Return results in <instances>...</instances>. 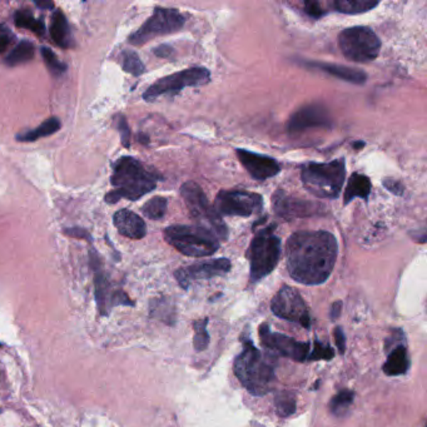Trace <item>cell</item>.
<instances>
[{
	"label": "cell",
	"mask_w": 427,
	"mask_h": 427,
	"mask_svg": "<svg viewBox=\"0 0 427 427\" xmlns=\"http://www.w3.org/2000/svg\"><path fill=\"white\" fill-rule=\"evenodd\" d=\"M337 251V241L333 233L326 231L293 233L286 246L288 274L303 285H321L333 274Z\"/></svg>",
	"instance_id": "obj_1"
},
{
	"label": "cell",
	"mask_w": 427,
	"mask_h": 427,
	"mask_svg": "<svg viewBox=\"0 0 427 427\" xmlns=\"http://www.w3.org/2000/svg\"><path fill=\"white\" fill-rule=\"evenodd\" d=\"M157 180L158 177L137 159L121 157L113 164L111 183L114 190L106 195L107 203L113 205L121 198L138 200L156 188Z\"/></svg>",
	"instance_id": "obj_2"
},
{
	"label": "cell",
	"mask_w": 427,
	"mask_h": 427,
	"mask_svg": "<svg viewBox=\"0 0 427 427\" xmlns=\"http://www.w3.org/2000/svg\"><path fill=\"white\" fill-rule=\"evenodd\" d=\"M234 374L251 394L262 396L274 390L276 374L272 364L249 340L234 361Z\"/></svg>",
	"instance_id": "obj_3"
},
{
	"label": "cell",
	"mask_w": 427,
	"mask_h": 427,
	"mask_svg": "<svg viewBox=\"0 0 427 427\" xmlns=\"http://www.w3.org/2000/svg\"><path fill=\"white\" fill-rule=\"evenodd\" d=\"M302 185L317 198H337L346 180L345 159L330 163H308L301 172Z\"/></svg>",
	"instance_id": "obj_4"
},
{
	"label": "cell",
	"mask_w": 427,
	"mask_h": 427,
	"mask_svg": "<svg viewBox=\"0 0 427 427\" xmlns=\"http://www.w3.org/2000/svg\"><path fill=\"white\" fill-rule=\"evenodd\" d=\"M164 239L188 257H207L216 254L220 239L206 228L188 225H174L164 229Z\"/></svg>",
	"instance_id": "obj_5"
},
{
	"label": "cell",
	"mask_w": 427,
	"mask_h": 427,
	"mask_svg": "<svg viewBox=\"0 0 427 427\" xmlns=\"http://www.w3.org/2000/svg\"><path fill=\"white\" fill-rule=\"evenodd\" d=\"M180 195L185 200L190 216L197 222V226L211 231L220 241L227 239V226L222 221L215 207L211 206L200 185L195 182H185L180 187Z\"/></svg>",
	"instance_id": "obj_6"
},
{
	"label": "cell",
	"mask_w": 427,
	"mask_h": 427,
	"mask_svg": "<svg viewBox=\"0 0 427 427\" xmlns=\"http://www.w3.org/2000/svg\"><path fill=\"white\" fill-rule=\"evenodd\" d=\"M272 229L274 227L259 231L248 248L251 282H259L269 276L280 261L281 239L274 234Z\"/></svg>",
	"instance_id": "obj_7"
},
{
	"label": "cell",
	"mask_w": 427,
	"mask_h": 427,
	"mask_svg": "<svg viewBox=\"0 0 427 427\" xmlns=\"http://www.w3.org/2000/svg\"><path fill=\"white\" fill-rule=\"evenodd\" d=\"M338 44L346 58L359 63L372 62L381 50L380 38L369 27L345 29L338 37Z\"/></svg>",
	"instance_id": "obj_8"
},
{
	"label": "cell",
	"mask_w": 427,
	"mask_h": 427,
	"mask_svg": "<svg viewBox=\"0 0 427 427\" xmlns=\"http://www.w3.org/2000/svg\"><path fill=\"white\" fill-rule=\"evenodd\" d=\"M211 80V73L206 68L185 69L157 80L143 94L147 102H153L164 94H177L187 87H200Z\"/></svg>",
	"instance_id": "obj_9"
},
{
	"label": "cell",
	"mask_w": 427,
	"mask_h": 427,
	"mask_svg": "<svg viewBox=\"0 0 427 427\" xmlns=\"http://www.w3.org/2000/svg\"><path fill=\"white\" fill-rule=\"evenodd\" d=\"M185 16L177 9L156 8L152 16L129 38L133 45H143L154 38L178 32L185 26Z\"/></svg>",
	"instance_id": "obj_10"
},
{
	"label": "cell",
	"mask_w": 427,
	"mask_h": 427,
	"mask_svg": "<svg viewBox=\"0 0 427 427\" xmlns=\"http://www.w3.org/2000/svg\"><path fill=\"white\" fill-rule=\"evenodd\" d=\"M262 207V195L246 190H221L215 202V210L223 216L249 217L259 213Z\"/></svg>",
	"instance_id": "obj_11"
},
{
	"label": "cell",
	"mask_w": 427,
	"mask_h": 427,
	"mask_svg": "<svg viewBox=\"0 0 427 427\" xmlns=\"http://www.w3.org/2000/svg\"><path fill=\"white\" fill-rule=\"evenodd\" d=\"M90 261L94 271L95 301L100 316H108L112 308L119 305L133 306L134 303L133 301L129 300L127 293H124L121 290H114L112 287V283L102 269L99 259L95 252H90Z\"/></svg>",
	"instance_id": "obj_12"
},
{
	"label": "cell",
	"mask_w": 427,
	"mask_h": 427,
	"mask_svg": "<svg viewBox=\"0 0 427 427\" xmlns=\"http://www.w3.org/2000/svg\"><path fill=\"white\" fill-rule=\"evenodd\" d=\"M271 310L274 315L287 321L300 323L302 328H310L311 318L300 292L290 286H283L271 302Z\"/></svg>",
	"instance_id": "obj_13"
},
{
	"label": "cell",
	"mask_w": 427,
	"mask_h": 427,
	"mask_svg": "<svg viewBox=\"0 0 427 427\" xmlns=\"http://www.w3.org/2000/svg\"><path fill=\"white\" fill-rule=\"evenodd\" d=\"M231 269V262L227 259H211L200 264H193L187 267L177 269L174 272L175 280L180 287L187 290L193 282L200 280H210L213 277L228 274Z\"/></svg>",
	"instance_id": "obj_14"
},
{
	"label": "cell",
	"mask_w": 427,
	"mask_h": 427,
	"mask_svg": "<svg viewBox=\"0 0 427 427\" xmlns=\"http://www.w3.org/2000/svg\"><path fill=\"white\" fill-rule=\"evenodd\" d=\"M259 336L264 347L274 350L276 352L292 359L293 361L303 362L306 361L310 354V345L306 342L296 341L292 337L274 333L269 330V325L264 323L259 328Z\"/></svg>",
	"instance_id": "obj_15"
},
{
	"label": "cell",
	"mask_w": 427,
	"mask_h": 427,
	"mask_svg": "<svg viewBox=\"0 0 427 427\" xmlns=\"http://www.w3.org/2000/svg\"><path fill=\"white\" fill-rule=\"evenodd\" d=\"M333 119L328 109L320 104L300 108L291 116L287 129L290 133L303 132L310 128L331 127Z\"/></svg>",
	"instance_id": "obj_16"
},
{
	"label": "cell",
	"mask_w": 427,
	"mask_h": 427,
	"mask_svg": "<svg viewBox=\"0 0 427 427\" xmlns=\"http://www.w3.org/2000/svg\"><path fill=\"white\" fill-rule=\"evenodd\" d=\"M236 154L243 167L254 180H266L280 173V164L269 156L254 153L247 149H236Z\"/></svg>",
	"instance_id": "obj_17"
},
{
	"label": "cell",
	"mask_w": 427,
	"mask_h": 427,
	"mask_svg": "<svg viewBox=\"0 0 427 427\" xmlns=\"http://www.w3.org/2000/svg\"><path fill=\"white\" fill-rule=\"evenodd\" d=\"M272 203H274L276 215H279L286 220H291L296 217L311 216L313 213H316V210L318 208L315 203L293 198V197L283 195V193H276Z\"/></svg>",
	"instance_id": "obj_18"
},
{
	"label": "cell",
	"mask_w": 427,
	"mask_h": 427,
	"mask_svg": "<svg viewBox=\"0 0 427 427\" xmlns=\"http://www.w3.org/2000/svg\"><path fill=\"white\" fill-rule=\"evenodd\" d=\"M113 222L118 232L124 237L142 239L147 233V227L142 218L138 216L137 213L129 210H121L117 212L113 217Z\"/></svg>",
	"instance_id": "obj_19"
},
{
	"label": "cell",
	"mask_w": 427,
	"mask_h": 427,
	"mask_svg": "<svg viewBox=\"0 0 427 427\" xmlns=\"http://www.w3.org/2000/svg\"><path fill=\"white\" fill-rule=\"evenodd\" d=\"M371 180L369 177H366L364 174L354 173L348 178L347 187L345 190V202L343 205L347 206L348 203H351L352 200L359 197L362 200H369V193H371Z\"/></svg>",
	"instance_id": "obj_20"
},
{
	"label": "cell",
	"mask_w": 427,
	"mask_h": 427,
	"mask_svg": "<svg viewBox=\"0 0 427 427\" xmlns=\"http://www.w3.org/2000/svg\"><path fill=\"white\" fill-rule=\"evenodd\" d=\"M313 67L320 68L323 72L336 77V78L346 80L350 83H354V85H364L366 80H367V74L362 72L361 69L350 68V67H345V65H340V64L326 63L313 64Z\"/></svg>",
	"instance_id": "obj_21"
},
{
	"label": "cell",
	"mask_w": 427,
	"mask_h": 427,
	"mask_svg": "<svg viewBox=\"0 0 427 427\" xmlns=\"http://www.w3.org/2000/svg\"><path fill=\"white\" fill-rule=\"evenodd\" d=\"M50 36L53 38L54 43L58 47L68 49L72 47V34L69 29L68 21L62 11H54L50 23Z\"/></svg>",
	"instance_id": "obj_22"
},
{
	"label": "cell",
	"mask_w": 427,
	"mask_h": 427,
	"mask_svg": "<svg viewBox=\"0 0 427 427\" xmlns=\"http://www.w3.org/2000/svg\"><path fill=\"white\" fill-rule=\"evenodd\" d=\"M409 364H409L406 348L399 346L391 352L382 369L389 376H400L406 374Z\"/></svg>",
	"instance_id": "obj_23"
},
{
	"label": "cell",
	"mask_w": 427,
	"mask_h": 427,
	"mask_svg": "<svg viewBox=\"0 0 427 427\" xmlns=\"http://www.w3.org/2000/svg\"><path fill=\"white\" fill-rule=\"evenodd\" d=\"M59 128H60V121H59L58 118L52 117V118H49V119L44 121L43 124H40L39 127L18 134L16 139L19 142H36L39 138L48 137V136H52L54 133L58 132Z\"/></svg>",
	"instance_id": "obj_24"
},
{
	"label": "cell",
	"mask_w": 427,
	"mask_h": 427,
	"mask_svg": "<svg viewBox=\"0 0 427 427\" xmlns=\"http://www.w3.org/2000/svg\"><path fill=\"white\" fill-rule=\"evenodd\" d=\"M336 11L343 14H361L379 6L374 0H337L333 3Z\"/></svg>",
	"instance_id": "obj_25"
},
{
	"label": "cell",
	"mask_w": 427,
	"mask_h": 427,
	"mask_svg": "<svg viewBox=\"0 0 427 427\" xmlns=\"http://www.w3.org/2000/svg\"><path fill=\"white\" fill-rule=\"evenodd\" d=\"M14 21H16V27L29 29L31 32L36 33L39 37H42L45 33L43 19H37L36 16H33L32 11H29L28 9H23V11L21 9V11H16Z\"/></svg>",
	"instance_id": "obj_26"
},
{
	"label": "cell",
	"mask_w": 427,
	"mask_h": 427,
	"mask_svg": "<svg viewBox=\"0 0 427 427\" xmlns=\"http://www.w3.org/2000/svg\"><path fill=\"white\" fill-rule=\"evenodd\" d=\"M33 57H34V45L29 40H21L6 57V63L9 67H16L32 60Z\"/></svg>",
	"instance_id": "obj_27"
},
{
	"label": "cell",
	"mask_w": 427,
	"mask_h": 427,
	"mask_svg": "<svg viewBox=\"0 0 427 427\" xmlns=\"http://www.w3.org/2000/svg\"><path fill=\"white\" fill-rule=\"evenodd\" d=\"M167 206H168V202L164 197H153L142 207L143 215L149 220L157 221V220L163 218L166 211H167Z\"/></svg>",
	"instance_id": "obj_28"
},
{
	"label": "cell",
	"mask_w": 427,
	"mask_h": 427,
	"mask_svg": "<svg viewBox=\"0 0 427 427\" xmlns=\"http://www.w3.org/2000/svg\"><path fill=\"white\" fill-rule=\"evenodd\" d=\"M354 397L355 395L352 391H340L337 395L335 396L333 400H331V404H330L331 411H333L336 416L345 415L348 410V407L351 406V404H352V401H354Z\"/></svg>",
	"instance_id": "obj_29"
},
{
	"label": "cell",
	"mask_w": 427,
	"mask_h": 427,
	"mask_svg": "<svg viewBox=\"0 0 427 427\" xmlns=\"http://www.w3.org/2000/svg\"><path fill=\"white\" fill-rule=\"evenodd\" d=\"M121 67L127 73H131L136 77L144 73V64L138 57V54L132 50H124L121 53Z\"/></svg>",
	"instance_id": "obj_30"
},
{
	"label": "cell",
	"mask_w": 427,
	"mask_h": 427,
	"mask_svg": "<svg viewBox=\"0 0 427 427\" xmlns=\"http://www.w3.org/2000/svg\"><path fill=\"white\" fill-rule=\"evenodd\" d=\"M274 405L276 410L280 414L281 416H291L296 411V399L295 396L287 391H282L277 394L274 399Z\"/></svg>",
	"instance_id": "obj_31"
},
{
	"label": "cell",
	"mask_w": 427,
	"mask_h": 427,
	"mask_svg": "<svg viewBox=\"0 0 427 427\" xmlns=\"http://www.w3.org/2000/svg\"><path fill=\"white\" fill-rule=\"evenodd\" d=\"M207 323H208V318H203L195 323V348L197 352L205 351L210 343Z\"/></svg>",
	"instance_id": "obj_32"
},
{
	"label": "cell",
	"mask_w": 427,
	"mask_h": 427,
	"mask_svg": "<svg viewBox=\"0 0 427 427\" xmlns=\"http://www.w3.org/2000/svg\"><path fill=\"white\" fill-rule=\"evenodd\" d=\"M40 52H42L43 59H44V62L47 64L48 69L50 70V73H53L54 75H60V74H63L67 70V65L62 63L59 60L58 57L55 55V53L52 52L49 48L43 47L40 49Z\"/></svg>",
	"instance_id": "obj_33"
},
{
	"label": "cell",
	"mask_w": 427,
	"mask_h": 427,
	"mask_svg": "<svg viewBox=\"0 0 427 427\" xmlns=\"http://www.w3.org/2000/svg\"><path fill=\"white\" fill-rule=\"evenodd\" d=\"M335 356V351L333 348L330 346H325L321 342H315L313 348L311 350V352L308 354L307 360H311V361H318V360H331Z\"/></svg>",
	"instance_id": "obj_34"
},
{
	"label": "cell",
	"mask_w": 427,
	"mask_h": 427,
	"mask_svg": "<svg viewBox=\"0 0 427 427\" xmlns=\"http://www.w3.org/2000/svg\"><path fill=\"white\" fill-rule=\"evenodd\" d=\"M117 128L121 133V143L126 148H129L131 146V131L128 127L127 121L123 116L118 117V121H117Z\"/></svg>",
	"instance_id": "obj_35"
},
{
	"label": "cell",
	"mask_w": 427,
	"mask_h": 427,
	"mask_svg": "<svg viewBox=\"0 0 427 427\" xmlns=\"http://www.w3.org/2000/svg\"><path fill=\"white\" fill-rule=\"evenodd\" d=\"M14 36L11 29L6 27V24H0V54L6 50V48L11 45Z\"/></svg>",
	"instance_id": "obj_36"
},
{
	"label": "cell",
	"mask_w": 427,
	"mask_h": 427,
	"mask_svg": "<svg viewBox=\"0 0 427 427\" xmlns=\"http://www.w3.org/2000/svg\"><path fill=\"white\" fill-rule=\"evenodd\" d=\"M305 11L308 16L315 18V19L321 18L326 13L325 9H322L321 3H318V1H306L305 3Z\"/></svg>",
	"instance_id": "obj_37"
},
{
	"label": "cell",
	"mask_w": 427,
	"mask_h": 427,
	"mask_svg": "<svg viewBox=\"0 0 427 427\" xmlns=\"http://www.w3.org/2000/svg\"><path fill=\"white\" fill-rule=\"evenodd\" d=\"M384 185H385L387 190L392 192L394 195H401L404 193V185L401 183L400 180H391V178H385L384 180Z\"/></svg>",
	"instance_id": "obj_38"
},
{
	"label": "cell",
	"mask_w": 427,
	"mask_h": 427,
	"mask_svg": "<svg viewBox=\"0 0 427 427\" xmlns=\"http://www.w3.org/2000/svg\"><path fill=\"white\" fill-rule=\"evenodd\" d=\"M335 341H336L338 352L341 355L345 354V350H346V337H345V333H343L342 328H335Z\"/></svg>",
	"instance_id": "obj_39"
},
{
	"label": "cell",
	"mask_w": 427,
	"mask_h": 427,
	"mask_svg": "<svg viewBox=\"0 0 427 427\" xmlns=\"http://www.w3.org/2000/svg\"><path fill=\"white\" fill-rule=\"evenodd\" d=\"M173 53V48L169 47V45H159V47L154 49V54L158 55L161 58H169L171 54Z\"/></svg>",
	"instance_id": "obj_40"
},
{
	"label": "cell",
	"mask_w": 427,
	"mask_h": 427,
	"mask_svg": "<svg viewBox=\"0 0 427 427\" xmlns=\"http://www.w3.org/2000/svg\"><path fill=\"white\" fill-rule=\"evenodd\" d=\"M341 310H342V302L341 301H337V302H335L333 303V307H331V311H330V316H331V320H336L341 315Z\"/></svg>",
	"instance_id": "obj_41"
},
{
	"label": "cell",
	"mask_w": 427,
	"mask_h": 427,
	"mask_svg": "<svg viewBox=\"0 0 427 427\" xmlns=\"http://www.w3.org/2000/svg\"><path fill=\"white\" fill-rule=\"evenodd\" d=\"M36 6L42 8V9H52L53 8V3L50 1H36Z\"/></svg>",
	"instance_id": "obj_42"
},
{
	"label": "cell",
	"mask_w": 427,
	"mask_h": 427,
	"mask_svg": "<svg viewBox=\"0 0 427 427\" xmlns=\"http://www.w3.org/2000/svg\"><path fill=\"white\" fill-rule=\"evenodd\" d=\"M0 347H1V343H0Z\"/></svg>",
	"instance_id": "obj_43"
}]
</instances>
